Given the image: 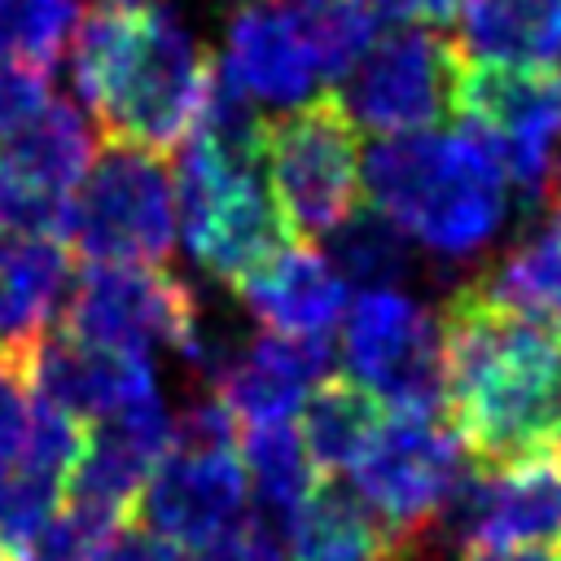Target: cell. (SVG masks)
<instances>
[{
    "instance_id": "6da1fadb",
    "label": "cell",
    "mask_w": 561,
    "mask_h": 561,
    "mask_svg": "<svg viewBox=\"0 0 561 561\" xmlns=\"http://www.w3.org/2000/svg\"><path fill=\"white\" fill-rule=\"evenodd\" d=\"M447 416L482 469L561 451V333L491 307L478 285L443 311Z\"/></svg>"
},
{
    "instance_id": "7a4b0ae2",
    "label": "cell",
    "mask_w": 561,
    "mask_h": 561,
    "mask_svg": "<svg viewBox=\"0 0 561 561\" xmlns=\"http://www.w3.org/2000/svg\"><path fill=\"white\" fill-rule=\"evenodd\" d=\"M215 61L167 4H96L75 26V88L101 136L171 158L197 114Z\"/></svg>"
},
{
    "instance_id": "3957f363",
    "label": "cell",
    "mask_w": 561,
    "mask_h": 561,
    "mask_svg": "<svg viewBox=\"0 0 561 561\" xmlns=\"http://www.w3.org/2000/svg\"><path fill=\"white\" fill-rule=\"evenodd\" d=\"M364 193L399 232L451 263L486 250L508 215V175L465 127L381 136L364 158Z\"/></svg>"
},
{
    "instance_id": "277c9868",
    "label": "cell",
    "mask_w": 561,
    "mask_h": 561,
    "mask_svg": "<svg viewBox=\"0 0 561 561\" xmlns=\"http://www.w3.org/2000/svg\"><path fill=\"white\" fill-rule=\"evenodd\" d=\"M263 175L298 241H329L364 197L359 127L337 92L280 110L263 123Z\"/></svg>"
},
{
    "instance_id": "5b68a950",
    "label": "cell",
    "mask_w": 561,
    "mask_h": 561,
    "mask_svg": "<svg viewBox=\"0 0 561 561\" xmlns=\"http://www.w3.org/2000/svg\"><path fill=\"white\" fill-rule=\"evenodd\" d=\"M175 224L171 158L105 140L66 202L61 241L83 263H162L175 245Z\"/></svg>"
},
{
    "instance_id": "8992f818",
    "label": "cell",
    "mask_w": 561,
    "mask_h": 561,
    "mask_svg": "<svg viewBox=\"0 0 561 561\" xmlns=\"http://www.w3.org/2000/svg\"><path fill=\"white\" fill-rule=\"evenodd\" d=\"M57 329L127 355H149L167 346L206 377L224 359L206 346L193 289L162 263H83Z\"/></svg>"
},
{
    "instance_id": "52a82bcc",
    "label": "cell",
    "mask_w": 561,
    "mask_h": 561,
    "mask_svg": "<svg viewBox=\"0 0 561 561\" xmlns=\"http://www.w3.org/2000/svg\"><path fill=\"white\" fill-rule=\"evenodd\" d=\"M456 123L504 167L522 206L548 202L561 145V79L548 66L469 61L456 75Z\"/></svg>"
},
{
    "instance_id": "ba28073f",
    "label": "cell",
    "mask_w": 561,
    "mask_h": 561,
    "mask_svg": "<svg viewBox=\"0 0 561 561\" xmlns=\"http://www.w3.org/2000/svg\"><path fill=\"white\" fill-rule=\"evenodd\" d=\"M465 456L451 416L390 408L364 456L351 465V486L403 543H421L469 473Z\"/></svg>"
},
{
    "instance_id": "9c48e42d",
    "label": "cell",
    "mask_w": 561,
    "mask_h": 561,
    "mask_svg": "<svg viewBox=\"0 0 561 561\" xmlns=\"http://www.w3.org/2000/svg\"><path fill=\"white\" fill-rule=\"evenodd\" d=\"M342 368L390 408L447 416L443 320L403 289H364L342 316Z\"/></svg>"
},
{
    "instance_id": "30bf717a",
    "label": "cell",
    "mask_w": 561,
    "mask_h": 561,
    "mask_svg": "<svg viewBox=\"0 0 561 561\" xmlns=\"http://www.w3.org/2000/svg\"><path fill=\"white\" fill-rule=\"evenodd\" d=\"M465 66V48L447 44L430 26H403L368 48V57L351 70L342 105L355 127L377 136L438 131L456 123V75Z\"/></svg>"
},
{
    "instance_id": "8fae6325",
    "label": "cell",
    "mask_w": 561,
    "mask_h": 561,
    "mask_svg": "<svg viewBox=\"0 0 561 561\" xmlns=\"http://www.w3.org/2000/svg\"><path fill=\"white\" fill-rule=\"evenodd\" d=\"M425 539L465 552L561 548V451L504 469L469 465Z\"/></svg>"
},
{
    "instance_id": "7c38bea8",
    "label": "cell",
    "mask_w": 561,
    "mask_h": 561,
    "mask_svg": "<svg viewBox=\"0 0 561 561\" xmlns=\"http://www.w3.org/2000/svg\"><path fill=\"white\" fill-rule=\"evenodd\" d=\"M245 465L237 447H171L149 473L131 517L180 548H206L245 522Z\"/></svg>"
},
{
    "instance_id": "4fadbf2b",
    "label": "cell",
    "mask_w": 561,
    "mask_h": 561,
    "mask_svg": "<svg viewBox=\"0 0 561 561\" xmlns=\"http://www.w3.org/2000/svg\"><path fill=\"white\" fill-rule=\"evenodd\" d=\"M171 430H175V416L158 394L92 421L83 430V451L70 469L66 500L131 517L149 473L171 451Z\"/></svg>"
},
{
    "instance_id": "5bb4252c",
    "label": "cell",
    "mask_w": 561,
    "mask_h": 561,
    "mask_svg": "<svg viewBox=\"0 0 561 561\" xmlns=\"http://www.w3.org/2000/svg\"><path fill=\"white\" fill-rule=\"evenodd\" d=\"M333 337H280L259 333L237 351H224L210 373L215 399L245 425H272L302 412L307 394L337 368Z\"/></svg>"
},
{
    "instance_id": "9a60e30c",
    "label": "cell",
    "mask_w": 561,
    "mask_h": 561,
    "mask_svg": "<svg viewBox=\"0 0 561 561\" xmlns=\"http://www.w3.org/2000/svg\"><path fill=\"white\" fill-rule=\"evenodd\" d=\"M31 394L61 408L79 425L101 421L127 403H140L158 394L149 355H127V351H105L92 342L70 337L66 329H53L22 364Z\"/></svg>"
},
{
    "instance_id": "2e32d148",
    "label": "cell",
    "mask_w": 561,
    "mask_h": 561,
    "mask_svg": "<svg viewBox=\"0 0 561 561\" xmlns=\"http://www.w3.org/2000/svg\"><path fill=\"white\" fill-rule=\"evenodd\" d=\"M75 289L70 245L61 237L0 232V359L26 364V355L61 324Z\"/></svg>"
},
{
    "instance_id": "e0dca14e",
    "label": "cell",
    "mask_w": 561,
    "mask_h": 561,
    "mask_svg": "<svg viewBox=\"0 0 561 561\" xmlns=\"http://www.w3.org/2000/svg\"><path fill=\"white\" fill-rule=\"evenodd\" d=\"M237 298L263 324V333L280 337H333L337 320L351 307L346 280L307 241H294L272 263L250 272L237 285Z\"/></svg>"
},
{
    "instance_id": "ac0fdd59",
    "label": "cell",
    "mask_w": 561,
    "mask_h": 561,
    "mask_svg": "<svg viewBox=\"0 0 561 561\" xmlns=\"http://www.w3.org/2000/svg\"><path fill=\"white\" fill-rule=\"evenodd\" d=\"M224 75L250 96L267 105H302L316 96V61L294 31V22L276 9H241L228 22Z\"/></svg>"
},
{
    "instance_id": "d6986e66",
    "label": "cell",
    "mask_w": 561,
    "mask_h": 561,
    "mask_svg": "<svg viewBox=\"0 0 561 561\" xmlns=\"http://www.w3.org/2000/svg\"><path fill=\"white\" fill-rule=\"evenodd\" d=\"M96 153L101 149L92 118L79 105L53 96L22 131L0 140V175L35 197L70 202L79 180L92 171Z\"/></svg>"
},
{
    "instance_id": "ffe728a7",
    "label": "cell",
    "mask_w": 561,
    "mask_h": 561,
    "mask_svg": "<svg viewBox=\"0 0 561 561\" xmlns=\"http://www.w3.org/2000/svg\"><path fill=\"white\" fill-rule=\"evenodd\" d=\"M280 535L289 561H412L416 548L403 543L351 482H320Z\"/></svg>"
},
{
    "instance_id": "44dd1931",
    "label": "cell",
    "mask_w": 561,
    "mask_h": 561,
    "mask_svg": "<svg viewBox=\"0 0 561 561\" xmlns=\"http://www.w3.org/2000/svg\"><path fill=\"white\" fill-rule=\"evenodd\" d=\"M460 35L473 61L548 66L561 53V0H460Z\"/></svg>"
},
{
    "instance_id": "7402d4cb",
    "label": "cell",
    "mask_w": 561,
    "mask_h": 561,
    "mask_svg": "<svg viewBox=\"0 0 561 561\" xmlns=\"http://www.w3.org/2000/svg\"><path fill=\"white\" fill-rule=\"evenodd\" d=\"M473 285L491 307L561 333V206Z\"/></svg>"
},
{
    "instance_id": "603a6c76",
    "label": "cell",
    "mask_w": 561,
    "mask_h": 561,
    "mask_svg": "<svg viewBox=\"0 0 561 561\" xmlns=\"http://www.w3.org/2000/svg\"><path fill=\"white\" fill-rule=\"evenodd\" d=\"M381 416H386V408H381V399L373 390H364L346 373H333L307 394L298 434H302L316 469L342 473L364 456V447L373 443Z\"/></svg>"
},
{
    "instance_id": "cb8c5ba5",
    "label": "cell",
    "mask_w": 561,
    "mask_h": 561,
    "mask_svg": "<svg viewBox=\"0 0 561 561\" xmlns=\"http://www.w3.org/2000/svg\"><path fill=\"white\" fill-rule=\"evenodd\" d=\"M241 465L259 495V513L285 530V522L307 504V495L320 486V469L302 443V434L289 421L272 425H245L241 434Z\"/></svg>"
},
{
    "instance_id": "d4e9b609",
    "label": "cell",
    "mask_w": 561,
    "mask_h": 561,
    "mask_svg": "<svg viewBox=\"0 0 561 561\" xmlns=\"http://www.w3.org/2000/svg\"><path fill=\"white\" fill-rule=\"evenodd\" d=\"M412 237L399 232L377 206H359L333 237H329V263L346 285L359 289H399V280L412 272Z\"/></svg>"
},
{
    "instance_id": "484cf974",
    "label": "cell",
    "mask_w": 561,
    "mask_h": 561,
    "mask_svg": "<svg viewBox=\"0 0 561 561\" xmlns=\"http://www.w3.org/2000/svg\"><path fill=\"white\" fill-rule=\"evenodd\" d=\"M285 18L302 35L324 79H351L377 35V18L364 0H289Z\"/></svg>"
},
{
    "instance_id": "4316f807",
    "label": "cell",
    "mask_w": 561,
    "mask_h": 561,
    "mask_svg": "<svg viewBox=\"0 0 561 561\" xmlns=\"http://www.w3.org/2000/svg\"><path fill=\"white\" fill-rule=\"evenodd\" d=\"M79 18V0H0V66L53 75Z\"/></svg>"
},
{
    "instance_id": "83f0119b",
    "label": "cell",
    "mask_w": 561,
    "mask_h": 561,
    "mask_svg": "<svg viewBox=\"0 0 561 561\" xmlns=\"http://www.w3.org/2000/svg\"><path fill=\"white\" fill-rule=\"evenodd\" d=\"M131 517L88 508V504H61L22 548L13 561H105L114 539L127 530Z\"/></svg>"
},
{
    "instance_id": "f1b7e54d",
    "label": "cell",
    "mask_w": 561,
    "mask_h": 561,
    "mask_svg": "<svg viewBox=\"0 0 561 561\" xmlns=\"http://www.w3.org/2000/svg\"><path fill=\"white\" fill-rule=\"evenodd\" d=\"M31 381L18 364L0 359V473L13 469L26 456V438H31Z\"/></svg>"
},
{
    "instance_id": "f546056e",
    "label": "cell",
    "mask_w": 561,
    "mask_h": 561,
    "mask_svg": "<svg viewBox=\"0 0 561 561\" xmlns=\"http://www.w3.org/2000/svg\"><path fill=\"white\" fill-rule=\"evenodd\" d=\"M53 101L48 75L31 66H0V140L22 131Z\"/></svg>"
},
{
    "instance_id": "4dcf8cb0",
    "label": "cell",
    "mask_w": 561,
    "mask_h": 561,
    "mask_svg": "<svg viewBox=\"0 0 561 561\" xmlns=\"http://www.w3.org/2000/svg\"><path fill=\"white\" fill-rule=\"evenodd\" d=\"M377 22H408V26H447L460 13V0H364Z\"/></svg>"
},
{
    "instance_id": "1f68e13d",
    "label": "cell",
    "mask_w": 561,
    "mask_h": 561,
    "mask_svg": "<svg viewBox=\"0 0 561 561\" xmlns=\"http://www.w3.org/2000/svg\"><path fill=\"white\" fill-rule=\"evenodd\" d=\"M105 561H184V552H180V543L153 535L149 526L127 522V530L114 539V548H110Z\"/></svg>"
},
{
    "instance_id": "d6a6232c",
    "label": "cell",
    "mask_w": 561,
    "mask_h": 561,
    "mask_svg": "<svg viewBox=\"0 0 561 561\" xmlns=\"http://www.w3.org/2000/svg\"><path fill=\"white\" fill-rule=\"evenodd\" d=\"M465 561H561V548H504V552H469Z\"/></svg>"
},
{
    "instance_id": "836d02e7",
    "label": "cell",
    "mask_w": 561,
    "mask_h": 561,
    "mask_svg": "<svg viewBox=\"0 0 561 561\" xmlns=\"http://www.w3.org/2000/svg\"><path fill=\"white\" fill-rule=\"evenodd\" d=\"M552 70H557V79H561V53H557V61H552Z\"/></svg>"
}]
</instances>
